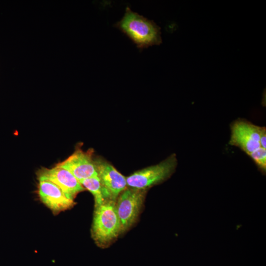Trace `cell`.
<instances>
[{"instance_id":"cell-1","label":"cell","mask_w":266,"mask_h":266,"mask_svg":"<svg viewBox=\"0 0 266 266\" xmlns=\"http://www.w3.org/2000/svg\"><path fill=\"white\" fill-rule=\"evenodd\" d=\"M114 27L130 38L138 49L162 43L160 27L153 20L127 7L122 19Z\"/></svg>"},{"instance_id":"cell-2","label":"cell","mask_w":266,"mask_h":266,"mask_svg":"<svg viewBox=\"0 0 266 266\" xmlns=\"http://www.w3.org/2000/svg\"><path fill=\"white\" fill-rule=\"evenodd\" d=\"M115 202L116 200H109L95 209L92 236L98 245L101 247L108 245L121 233Z\"/></svg>"},{"instance_id":"cell-3","label":"cell","mask_w":266,"mask_h":266,"mask_svg":"<svg viewBox=\"0 0 266 266\" xmlns=\"http://www.w3.org/2000/svg\"><path fill=\"white\" fill-rule=\"evenodd\" d=\"M177 166L175 154L159 164L137 170L126 177L127 187L147 190L168 179Z\"/></svg>"},{"instance_id":"cell-4","label":"cell","mask_w":266,"mask_h":266,"mask_svg":"<svg viewBox=\"0 0 266 266\" xmlns=\"http://www.w3.org/2000/svg\"><path fill=\"white\" fill-rule=\"evenodd\" d=\"M147 190L127 187L115 202L121 233L128 230L136 221L143 204Z\"/></svg>"},{"instance_id":"cell-5","label":"cell","mask_w":266,"mask_h":266,"mask_svg":"<svg viewBox=\"0 0 266 266\" xmlns=\"http://www.w3.org/2000/svg\"><path fill=\"white\" fill-rule=\"evenodd\" d=\"M260 128V126L244 119L236 120L230 125L231 133L229 144L239 148L249 155L261 147Z\"/></svg>"},{"instance_id":"cell-6","label":"cell","mask_w":266,"mask_h":266,"mask_svg":"<svg viewBox=\"0 0 266 266\" xmlns=\"http://www.w3.org/2000/svg\"><path fill=\"white\" fill-rule=\"evenodd\" d=\"M39 180H47L58 186L69 199L73 200L76 196L85 188L76 177L67 169L58 166L42 168L37 172Z\"/></svg>"},{"instance_id":"cell-7","label":"cell","mask_w":266,"mask_h":266,"mask_svg":"<svg viewBox=\"0 0 266 266\" xmlns=\"http://www.w3.org/2000/svg\"><path fill=\"white\" fill-rule=\"evenodd\" d=\"M57 166L68 170L79 181L98 176L92 149L84 151L77 148L67 158Z\"/></svg>"},{"instance_id":"cell-8","label":"cell","mask_w":266,"mask_h":266,"mask_svg":"<svg viewBox=\"0 0 266 266\" xmlns=\"http://www.w3.org/2000/svg\"><path fill=\"white\" fill-rule=\"evenodd\" d=\"M95 162L102 185L116 200L120 193L127 188L126 177L105 160L98 158L95 159Z\"/></svg>"},{"instance_id":"cell-9","label":"cell","mask_w":266,"mask_h":266,"mask_svg":"<svg viewBox=\"0 0 266 266\" xmlns=\"http://www.w3.org/2000/svg\"><path fill=\"white\" fill-rule=\"evenodd\" d=\"M38 194L41 201L54 212L70 208L75 204L58 186L49 180H39Z\"/></svg>"},{"instance_id":"cell-10","label":"cell","mask_w":266,"mask_h":266,"mask_svg":"<svg viewBox=\"0 0 266 266\" xmlns=\"http://www.w3.org/2000/svg\"><path fill=\"white\" fill-rule=\"evenodd\" d=\"M79 182L85 189L88 190L93 195L95 200V208L101 205L107 200H115L103 187L98 175Z\"/></svg>"},{"instance_id":"cell-11","label":"cell","mask_w":266,"mask_h":266,"mask_svg":"<svg viewBox=\"0 0 266 266\" xmlns=\"http://www.w3.org/2000/svg\"><path fill=\"white\" fill-rule=\"evenodd\" d=\"M256 164L258 169L263 174L266 172V149L259 147L248 155Z\"/></svg>"},{"instance_id":"cell-12","label":"cell","mask_w":266,"mask_h":266,"mask_svg":"<svg viewBox=\"0 0 266 266\" xmlns=\"http://www.w3.org/2000/svg\"><path fill=\"white\" fill-rule=\"evenodd\" d=\"M260 143L261 147L266 149V128L265 127H260Z\"/></svg>"}]
</instances>
